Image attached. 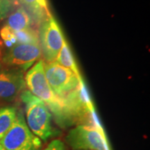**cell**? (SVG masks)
I'll list each match as a JSON object with an SVG mask.
<instances>
[{"instance_id": "14", "label": "cell", "mask_w": 150, "mask_h": 150, "mask_svg": "<svg viewBox=\"0 0 150 150\" xmlns=\"http://www.w3.org/2000/svg\"><path fill=\"white\" fill-rule=\"evenodd\" d=\"M13 8L10 0H0V20L6 18Z\"/></svg>"}, {"instance_id": "16", "label": "cell", "mask_w": 150, "mask_h": 150, "mask_svg": "<svg viewBox=\"0 0 150 150\" xmlns=\"http://www.w3.org/2000/svg\"><path fill=\"white\" fill-rule=\"evenodd\" d=\"M44 150H66L64 143L61 140L55 139L49 143Z\"/></svg>"}, {"instance_id": "11", "label": "cell", "mask_w": 150, "mask_h": 150, "mask_svg": "<svg viewBox=\"0 0 150 150\" xmlns=\"http://www.w3.org/2000/svg\"><path fill=\"white\" fill-rule=\"evenodd\" d=\"M56 61L62 66L72 71L79 79H82V76L81 75L79 70L72 51H71L68 43L67 42L66 40L64 41L61 51L56 57Z\"/></svg>"}, {"instance_id": "8", "label": "cell", "mask_w": 150, "mask_h": 150, "mask_svg": "<svg viewBox=\"0 0 150 150\" xmlns=\"http://www.w3.org/2000/svg\"><path fill=\"white\" fill-rule=\"evenodd\" d=\"M26 87L22 71L0 69V99L10 102L20 95Z\"/></svg>"}, {"instance_id": "10", "label": "cell", "mask_w": 150, "mask_h": 150, "mask_svg": "<svg viewBox=\"0 0 150 150\" xmlns=\"http://www.w3.org/2000/svg\"><path fill=\"white\" fill-rule=\"evenodd\" d=\"M33 20L24 7H20L7 19L6 26L13 31H20L31 28Z\"/></svg>"}, {"instance_id": "12", "label": "cell", "mask_w": 150, "mask_h": 150, "mask_svg": "<svg viewBox=\"0 0 150 150\" xmlns=\"http://www.w3.org/2000/svg\"><path fill=\"white\" fill-rule=\"evenodd\" d=\"M17 109L13 106H5L0 108V140L8 132L16 120Z\"/></svg>"}, {"instance_id": "5", "label": "cell", "mask_w": 150, "mask_h": 150, "mask_svg": "<svg viewBox=\"0 0 150 150\" xmlns=\"http://www.w3.org/2000/svg\"><path fill=\"white\" fill-rule=\"evenodd\" d=\"M45 73L54 93L63 98L79 85L81 80L72 71L62 66L56 61L45 63Z\"/></svg>"}, {"instance_id": "7", "label": "cell", "mask_w": 150, "mask_h": 150, "mask_svg": "<svg viewBox=\"0 0 150 150\" xmlns=\"http://www.w3.org/2000/svg\"><path fill=\"white\" fill-rule=\"evenodd\" d=\"M40 44L16 43L4 54L3 63L16 70L25 72L40 59Z\"/></svg>"}, {"instance_id": "15", "label": "cell", "mask_w": 150, "mask_h": 150, "mask_svg": "<svg viewBox=\"0 0 150 150\" xmlns=\"http://www.w3.org/2000/svg\"><path fill=\"white\" fill-rule=\"evenodd\" d=\"M0 35L1 38L4 41H9V42H16V39L14 36V31L11 30L10 28L4 26L0 31Z\"/></svg>"}, {"instance_id": "9", "label": "cell", "mask_w": 150, "mask_h": 150, "mask_svg": "<svg viewBox=\"0 0 150 150\" xmlns=\"http://www.w3.org/2000/svg\"><path fill=\"white\" fill-rule=\"evenodd\" d=\"M20 1L33 20L38 23L41 24L52 17L47 0H20Z\"/></svg>"}, {"instance_id": "17", "label": "cell", "mask_w": 150, "mask_h": 150, "mask_svg": "<svg viewBox=\"0 0 150 150\" xmlns=\"http://www.w3.org/2000/svg\"><path fill=\"white\" fill-rule=\"evenodd\" d=\"M0 150H6V149H5V148L3 147V146H2V145H1V144H0Z\"/></svg>"}, {"instance_id": "6", "label": "cell", "mask_w": 150, "mask_h": 150, "mask_svg": "<svg viewBox=\"0 0 150 150\" xmlns=\"http://www.w3.org/2000/svg\"><path fill=\"white\" fill-rule=\"evenodd\" d=\"M38 36L41 52L47 63L56 61L65 39L53 16L40 24Z\"/></svg>"}, {"instance_id": "3", "label": "cell", "mask_w": 150, "mask_h": 150, "mask_svg": "<svg viewBox=\"0 0 150 150\" xmlns=\"http://www.w3.org/2000/svg\"><path fill=\"white\" fill-rule=\"evenodd\" d=\"M66 142L73 150H110L102 126L76 125L68 132Z\"/></svg>"}, {"instance_id": "13", "label": "cell", "mask_w": 150, "mask_h": 150, "mask_svg": "<svg viewBox=\"0 0 150 150\" xmlns=\"http://www.w3.org/2000/svg\"><path fill=\"white\" fill-rule=\"evenodd\" d=\"M14 36L18 44H40L38 33L31 28L14 31Z\"/></svg>"}, {"instance_id": "2", "label": "cell", "mask_w": 150, "mask_h": 150, "mask_svg": "<svg viewBox=\"0 0 150 150\" xmlns=\"http://www.w3.org/2000/svg\"><path fill=\"white\" fill-rule=\"evenodd\" d=\"M20 98L25 106L26 122L33 134L45 142L53 135L52 115L47 105L33 95L29 90L20 94Z\"/></svg>"}, {"instance_id": "1", "label": "cell", "mask_w": 150, "mask_h": 150, "mask_svg": "<svg viewBox=\"0 0 150 150\" xmlns=\"http://www.w3.org/2000/svg\"><path fill=\"white\" fill-rule=\"evenodd\" d=\"M44 65V61L40 59L29 69L24 77L26 86L33 95L47 105L60 127H67L63 100L54 93L49 85Z\"/></svg>"}, {"instance_id": "4", "label": "cell", "mask_w": 150, "mask_h": 150, "mask_svg": "<svg viewBox=\"0 0 150 150\" xmlns=\"http://www.w3.org/2000/svg\"><path fill=\"white\" fill-rule=\"evenodd\" d=\"M6 150H41L42 142L28 127L23 114L18 112L16 120L0 140Z\"/></svg>"}]
</instances>
